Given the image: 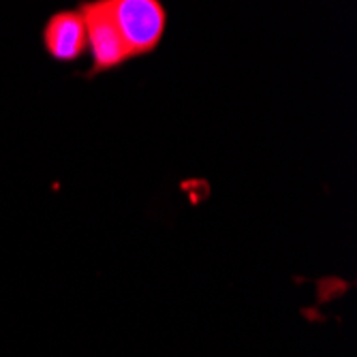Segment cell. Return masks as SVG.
<instances>
[{
    "label": "cell",
    "instance_id": "3957f363",
    "mask_svg": "<svg viewBox=\"0 0 357 357\" xmlns=\"http://www.w3.org/2000/svg\"><path fill=\"white\" fill-rule=\"evenodd\" d=\"M45 47L56 60H75L88 47L82 11H62L45 26Z\"/></svg>",
    "mask_w": 357,
    "mask_h": 357
},
{
    "label": "cell",
    "instance_id": "7a4b0ae2",
    "mask_svg": "<svg viewBox=\"0 0 357 357\" xmlns=\"http://www.w3.org/2000/svg\"><path fill=\"white\" fill-rule=\"evenodd\" d=\"M82 15L86 22V37H88L90 54H92L94 71L114 69L126 58H131L109 11H107V3L84 5Z\"/></svg>",
    "mask_w": 357,
    "mask_h": 357
},
{
    "label": "cell",
    "instance_id": "6da1fadb",
    "mask_svg": "<svg viewBox=\"0 0 357 357\" xmlns=\"http://www.w3.org/2000/svg\"><path fill=\"white\" fill-rule=\"evenodd\" d=\"M107 11L128 56L152 52L165 32V9L156 0H112Z\"/></svg>",
    "mask_w": 357,
    "mask_h": 357
}]
</instances>
